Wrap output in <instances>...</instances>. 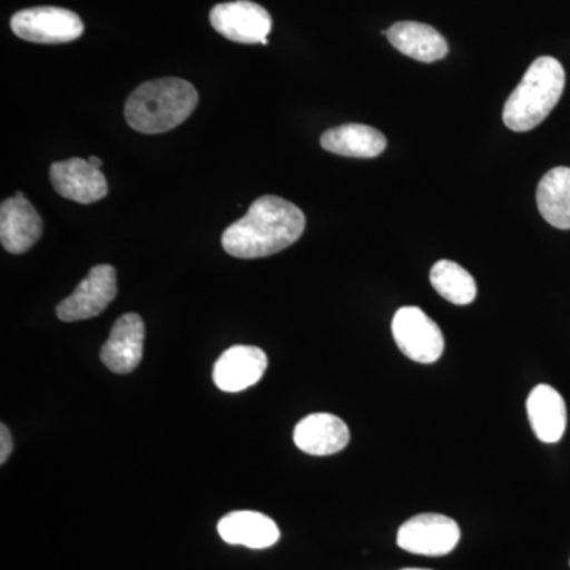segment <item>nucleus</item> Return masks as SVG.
<instances>
[{
  "label": "nucleus",
  "instance_id": "obj_9",
  "mask_svg": "<svg viewBox=\"0 0 570 570\" xmlns=\"http://www.w3.org/2000/svg\"><path fill=\"white\" fill-rule=\"evenodd\" d=\"M50 179L56 193L77 204H94L108 194V183L102 170L78 157L52 164Z\"/></svg>",
  "mask_w": 570,
  "mask_h": 570
},
{
  "label": "nucleus",
  "instance_id": "obj_14",
  "mask_svg": "<svg viewBox=\"0 0 570 570\" xmlns=\"http://www.w3.org/2000/svg\"><path fill=\"white\" fill-rule=\"evenodd\" d=\"M217 531L230 546H243L253 550L268 549L281 538L275 521L264 513L250 510L228 513L217 524Z\"/></svg>",
  "mask_w": 570,
  "mask_h": 570
},
{
  "label": "nucleus",
  "instance_id": "obj_7",
  "mask_svg": "<svg viewBox=\"0 0 570 570\" xmlns=\"http://www.w3.org/2000/svg\"><path fill=\"white\" fill-rule=\"evenodd\" d=\"M118 295V276L111 265L94 266L73 294L62 299L56 314L63 322L88 321L107 309Z\"/></svg>",
  "mask_w": 570,
  "mask_h": 570
},
{
  "label": "nucleus",
  "instance_id": "obj_13",
  "mask_svg": "<svg viewBox=\"0 0 570 570\" xmlns=\"http://www.w3.org/2000/svg\"><path fill=\"white\" fill-rule=\"evenodd\" d=\"M294 441L307 455H333L347 448L351 431L336 415L311 414L295 426Z\"/></svg>",
  "mask_w": 570,
  "mask_h": 570
},
{
  "label": "nucleus",
  "instance_id": "obj_20",
  "mask_svg": "<svg viewBox=\"0 0 570 570\" xmlns=\"http://www.w3.org/2000/svg\"><path fill=\"white\" fill-rule=\"evenodd\" d=\"M13 452V439H11L10 430L6 425H0V464H6Z\"/></svg>",
  "mask_w": 570,
  "mask_h": 570
},
{
  "label": "nucleus",
  "instance_id": "obj_1",
  "mask_svg": "<svg viewBox=\"0 0 570 570\" xmlns=\"http://www.w3.org/2000/svg\"><path fill=\"white\" fill-rule=\"evenodd\" d=\"M305 227L306 217L298 206L276 195H265L224 232L223 246L236 258L268 257L298 242Z\"/></svg>",
  "mask_w": 570,
  "mask_h": 570
},
{
  "label": "nucleus",
  "instance_id": "obj_6",
  "mask_svg": "<svg viewBox=\"0 0 570 570\" xmlns=\"http://www.w3.org/2000/svg\"><path fill=\"white\" fill-rule=\"evenodd\" d=\"M461 531L455 520L439 513L412 517L397 531V547L422 557H444L459 546Z\"/></svg>",
  "mask_w": 570,
  "mask_h": 570
},
{
  "label": "nucleus",
  "instance_id": "obj_5",
  "mask_svg": "<svg viewBox=\"0 0 570 570\" xmlns=\"http://www.w3.org/2000/svg\"><path fill=\"white\" fill-rule=\"evenodd\" d=\"M392 333L397 348L407 358L430 365L444 352V335L433 318L417 306H404L396 311Z\"/></svg>",
  "mask_w": 570,
  "mask_h": 570
},
{
  "label": "nucleus",
  "instance_id": "obj_15",
  "mask_svg": "<svg viewBox=\"0 0 570 570\" xmlns=\"http://www.w3.org/2000/svg\"><path fill=\"white\" fill-rule=\"evenodd\" d=\"M528 417L539 441L554 444L561 441L568 426V407L560 393L550 385L532 389L527 401Z\"/></svg>",
  "mask_w": 570,
  "mask_h": 570
},
{
  "label": "nucleus",
  "instance_id": "obj_19",
  "mask_svg": "<svg viewBox=\"0 0 570 570\" xmlns=\"http://www.w3.org/2000/svg\"><path fill=\"white\" fill-rule=\"evenodd\" d=\"M430 281L434 291L453 305H471L478 296V284L474 277L455 262H438L431 268Z\"/></svg>",
  "mask_w": 570,
  "mask_h": 570
},
{
  "label": "nucleus",
  "instance_id": "obj_4",
  "mask_svg": "<svg viewBox=\"0 0 570 570\" xmlns=\"http://www.w3.org/2000/svg\"><path fill=\"white\" fill-rule=\"evenodd\" d=\"M14 36L32 43L58 45L80 39L85 32L81 18L59 7H36L13 14L10 21Z\"/></svg>",
  "mask_w": 570,
  "mask_h": 570
},
{
  "label": "nucleus",
  "instance_id": "obj_18",
  "mask_svg": "<svg viewBox=\"0 0 570 570\" xmlns=\"http://www.w3.org/2000/svg\"><path fill=\"white\" fill-rule=\"evenodd\" d=\"M538 208L543 219L560 230H570V168L557 167L540 179Z\"/></svg>",
  "mask_w": 570,
  "mask_h": 570
},
{
  "label": "nucleus",
  "instance_id": "obj_10",
  "mask_svg": "<svg viewBox=\"0 0 570 570\" xmlns=\"http://www.w3.org/2000/svg\"><path fill=\"white\" fill-rule=\"evenodd\" d=\"M43 234V220L24 194L17 193L0 206V242L10 254H24Z\"/></svg>",
  "mask_w": 570,
  "mask_h": 570
},
{
  "label": "nucleus",
  "instance_id": "obj_2",
  "mask_svg": "<svg viewBox=\"0 0 570 570\" xmlns=\"http://www.w3.org/2000/svg\"><path fill=\"white\" fill-rule=\"evenodd\" d=\"M197 89L181 78H159L138 86L124 107L126 121L141 134H164L193 115Z\"/></svg>",
  "mask_w": 570,
  "mask_h": 570
},
{
  "label": "nucleus",
  "instance_id": "obj_21",
  "mask_svg": "<svg viewBox=\"0 0 570 570\" xmlns=\"http://www.w3.org/2000/svg\"><path fill=\"white\" fill-rule=\"evenodd\" d=\"M88 160L94 165V167L102 168V160H100L99 157L91 156Z\"/></svg>",
  "mask_w": 570,
  "mask_h": 570
},
{
  "label": "nucleus",
  "instance_id": "obj_11",
  "mask_svg": "<svg viewBox=\"0 0 570 570\" xmlns=\"http://www.w3.org/2000/svg\"><path fill=\"white\" fill-rule=\"evenodd\" d=\"M268 358L261 347L234 346L225 351L213 370L214 384L227 393L253 387L264 377Z\"/></svg>",
  "mask_w": 570,
  "mask_h": 570
},
{
  "label": "nucleus",
  "instance_id": "obj_8",
  "mask_svg": "<svg viewBox=\"0 0 570 570\" xmlns=\"http://www.w3.org/2000/svg\"><path fill=\"white\" fill-rule=\"evenodd\" d=\"M214 31L236 43L268 45L273 20L268 11L250 0L219 3L209 13Z\"/></svg>",
  "mask_w": 570,
  "mask_h": 570
},
{
  "label": "nucleus",
  "instance_id": "obj_3",
  "mask_svg": "<svg viewBox=\"0 0 570 570\" xmlns=\"http://www.w3.org/2000/svg\"><path fill=\"white\" fill-rule=\"evenodd\" d=\"M564 86L566 71L560 61L550 56L535 59L504 105L505 126L513 132L535 129L560 102Z\"/></svg>",
  "mask_w": 570,
  "mask_h": 570
},
{
  "label": "nucleus",
  "instance_id": "obj_16",
  "mask_svg": "<svg viewBox=\"0 0 570 570\" xmlns=\"http://www.w3.org/2000/svg\"><path fill=\"white\" fill-rule=\"evenodd\" d=\"M390 43L397 51L420 62H436L449 55V45L444 37L417 21L395 22L387 31Z\"/></svg>",
  "mask_w": 570,
  "mask_h": 570
},
{
  "label": "nucleus",
  "instance_id": "obj_22",
  "mask_svg": "<svg viewBox=\"0 0 570 570\" xmlns=\"http://www.w3.org/2000/svg\"><path fill=\"white\" fill-rule=\"evenodd\" d=\"M403 570H431V569H403Z\"/></svg>",
  "mask_w": 570,
  "mask_h": 570
},
{
  "label": "nucleus",
  "instance_id": "obj_17",
  "mask_svg": "<svg viewBox=\"0 0 570 570\" xmlns=\"http://www.w3.org/2000/svg\"><path fill=\"white\" fill-rule=\"evenodd\" d=\"M322 148L337 156L373 159L387 148V138L365 124H344L326 130L321 138Z\"/></svg>",
  "mask_w": 570,
  "mask_h": 570
},
{
  "label": "nucleus",
  "instance_id": "obj_12",
  "mask_svg": "<svg viewBox=\"0 0 570 570\" xmlns=\"http://www.w3.org/2000/svg\"><path fill=\"white\" fill-rule=\"evenodd\" d=\"M142 344L145 322L138 314H124L112 325L111 335L100 351V358L112 373H132L140 365Z\"/></svg>",
  "mask_w": 570,
  "mask_h": 570
}]
</instances>
